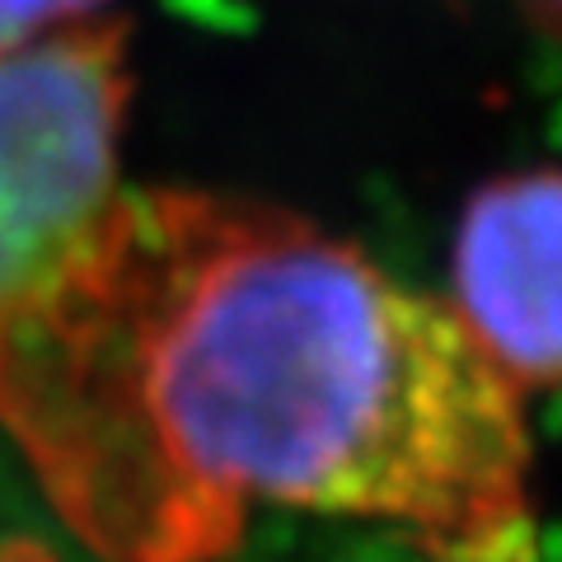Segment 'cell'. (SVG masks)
I'll return each mask as SVG.
<instances>
[{"label":"cell","instance_id":"1","mask_svg":"<svg viewBox=\"0 0 562 562\" xmlns=\"http://www.w3.org/2000/svg\"><path fill=\"white\" fill-rule=\"evenodd\" d=\"M0 431L109 562H221L258 506L512 562L535 516L525 394L454 310L244 192H122L0 333Z\"/></svg>","mask_w":562,"mask_h":562},{"label":"cell","instance_id":"2","mask_svg":"<svg viewBox=\"0 0 562 562\" xmlns=\"http://www.w3.org/2000/svg\"><path fill=\"white\" fill-rule=\"evenodd\" d=\"M127 109L117 14L0 43V333L70 272L127 192Z\"/></svg>","mask_w":562,"mask_h":562},{"label":"cell","instance_id":"3","mask_svg":"<svg viewBox=\"0 0 562 562\" xmlns=\"http://www.w3.org/2000/svg\"><path fill=\"white\" fill-rule=\"evenodd\" d=\"M446 305L520 394L562 390V169L502 173L464 202Z\"/></svg>","mask_w":562,"mask_h":562},{"label":"cell","instance_id":"4","mask_svg":"<svg viewBox=\"0 0 562 562\" xmlns=\"http://www.w3.org/2000/svg\"><path fill=\"white\" fill-rule=\"evenodd\" d=\"M113 14L109 0H0V43L33 38L47 29H66L80 20H99Z\"/></svg>","mask_w":562,"mask_h":562},{"label":"cell","instance_id":"5","mask_svg":"<svg viewBox=\"0 0 562 562\" xmlns=\"http://www.w3.org/2000/svg\"><path fill=\"white\" fill-rule=\"evenodd\" d=\"M0 562H57L43 543H29V539H10L0 543Z\"/></svg>","mask_w":562,"mask_h":562},{"label":"cell","instance_id":"6","mask_svg":"<svg viewBox=\"0 0 562 562\" xmlns=\"http://www.w3.org/2000/svg\"><path fill=\"white\" fill-rule=\"evenodd\" d=\"M525 5H530L535 20L549 33H558V43H562V0H525Z\"/></svg>","mask_w":562,"mask_h":562}]
</instances>
